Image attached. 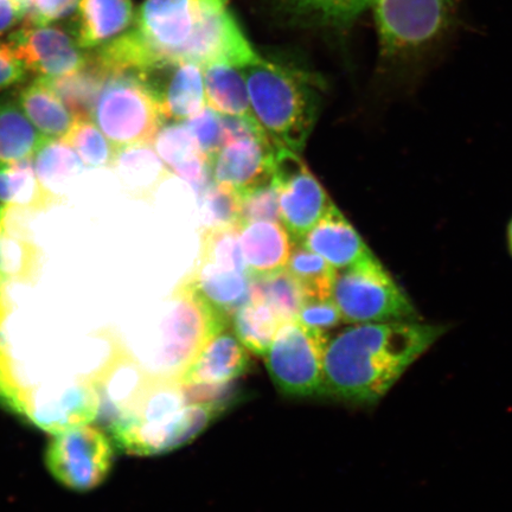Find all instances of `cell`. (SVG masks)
<instances>
[{
	"instance_id": "6da1fadb",
	"label": "cell",
	"mask_w": 512,
	"mask_h": 512,
	"mask_svg": "<svg viewBox=\"0 0 512 512\" xmlns=\"http://www.w3.org/2000/svg\"><path fill=\"white\" fill-rule=\"evenodd\" d=\"M119 48L127 67L140 74L181 63L242 68L261 57L229 0H145Z\"/></svg>"
},
{
	"instance_id": "7a4b0ae2",
	"label": "cell",
	"mask_w": 512,
	"mask_h": 512,
	"mask_svg": "<svg viewBox=\"0 0 512 512\" xmlns=\"http://www.w3.org/2000/svg\"><path fill=\"white\" fill-rule=\"evenodd\" d=\"M448 331L445 324H351L336 332L324 352V398L374 406Z\"/></svg>"
},
{
	"instance_id": "3957f363",
	"label": "cell",
	"mask_w": 512,
	"mask_h": 512,
	"mask_svg": "<svg viewBox=\"0 0 512 512\" xmlns=\"http://www.w3.org/2000/svg\"><path fill=\"white\" fill-rule=\"evenodd\" d=\"M240 69L256 121L275 144L302 151L319 115L315 83L262 57Z\"/></svg>"
},
{
	"instance_id": "277c9868",
	"label": "cell",
	"mask_w": 512,
	"mask_h": 512,
	"mask_svg": "<svg viewBox=\"0 0 512 512\" xmlns=\"http://www.w3.org/2000/svg\"><path fill=\"white\" fill-rule=\"evenodd\" d=\"M227 328H232V323L217 315L187 284L179 281L166 302L147 360V373L155 380H178L208 339Z\"/></svg>"
},
{
	"instance_id": "5b68a950",
	"label": "cell",
	"mask_w": 512,
	"mask_h": 512,
	"mask_svg": "<svg viewBox=\"0 0 512 512\" xmlns=\"http://www.w3.org/2000/svg\"><path fill=\"white\" fill-rule=\"evenodd\" d=\"M91 118L117 149L152 143L166 121L149 83L133 72L107 75Z\"/></svg>"
},
{
	"instance_id": "8992f818",
	"label": "cell",
	"mask_w": 512,
	"mask_h": 512,
	"mask_svg": "<svg viewBox=\"0 0 512 512\" xmlns=\"http://www.w3.org/2000/svg\"><path fill=\"white\" fill-rule=\"evenodd\" d=\"M332 300L345 324L420 320L411 298L374 254L337 272Z\"/></svg>"
},
{
	"instance_id": "52a82bcc",
	"label": "cell",
	"mask_w": 512,
	"mask_h": 512,
	"mask_svg": "<svg viewBox=\"0 0 512 512\" xmlns=\"http://www.w3.org/2000/svg\"><path fill=\"white\" fill-rule=\"evenodd\" d=\"M329 339L316 334L297 320L280 325L266 367L275 387L290 398L324 396V352Z\"/></svg>"
},
{
	"instance_id": "ba28073f",
	"label": "cell",
	"mask_w": 512,
	"mask_h": 512,
	"mask_svg": "<svg viewBox=\"0 0 512 512\" xmlns=\"http://www.w3.org/2000/svg\"><path fill=\"white\" fill-rule=\"evenodd\" d=\"M113 459L112 439L102 428L88 425L57 433L46 452L50 475L66 488L80 492L104 483Z\"/></svg>"
},
{
	"instance_id": "9c48e42d",
	"label": "cell",
	"mask_w": 512,
	"mask_h": 512,
	"mask_svg": "<svg viewBox=\"0 0 512 512\" xmlns=\"http://www.w3.org/2000/svg\"><path fill=\"white\" fill-rule=\"evenodd\" d=\"M272 182L279 191L280 221L294 243H300L332 203L299 153L275 146Z\"/></svg>"
},
{
	"instance_id": "30bf717a",
	"label": "cell",
	"mask_w": 512,
	"mask_h": 512,
	"mask_svg": "<svg viewBox=\"0 0 512 512\" xmlns=\"http://www.w3.org/2000/svg\"><path fill=\"white\" fill-rule=\"evenodd\" d=\"M384 54L396 56L426 46L444 29L447 0H371Z\"/></svg>"
},
{
	"instance_id": "8fae6325",
	"label": "cell",
	"mask_w": 512,
	"mask_h": 512,
	"mask_svg": "<svg viewBox=\"0 0 512 512\" xmlns=\"http://www.w3.org/2000/svg\"><path fill=\"white\" fill-rule=\"evenodd\" d=\"M9 44L30 72L59 79L85 68L91 60L67 31L23 24L12 32Z\"/></svg>"
},
{
	"instance_id": "7c38bea8",
	"label": "cell",
	"mask_w": 512,
	"mask_h": 512,
	"mask_svg": "<svg viewBox=\"0 0 512 512\" xmlns=\"http://www.w3.org/2000/svg\"><path fill=\"white\" fill-rule=\"evenodd\" d=\"M275 146L265 131L230 140L210 156L211 178L235 191L271 182Z\"/></svg>"
},
{
	"instance_id": "4fadbf2b",
	"label": "cell",
	"mask_w": 512,
	"mask_h": 512,
	"mask_svg": "<svg viewBox=\"0 0 512 512\" xmlns=\"http://www.w3.org/2000/svg\"><path fill=\"white\" fill-rule=\"evenodd\" d=\"M251 356L232 328L211 336L183 370L184 387H227L251 369Z\"/></svg>"
},
{
	"instance_id": "5bb4252c",
	"label": "cell",
	"mask_w": 512,
	"mask_h": 512,
	"mask_svg": "<svg viewBox=\"0 0 512 512\" xmlns=\"http://www.w3.org/2000/svg\"><path fill=\"white\" fill-rule=\"evenodd\" d=\"M156 94L166 120L185 121L206 107L203 68L181 63L143 74Z\"/></svg>"
},
{
	"instance_id": "9a60e30c",
	"label": "cell",
	"mask_w": 512,
	"mask_h": 512,
	"mask_svg": "<svg viewBox=\"0 0 512 512\" xmlns=\"http://www.w3.org/2000/svg\"><path fill=\"white\" fill-rule=\"evenodd\" d=\"M152 145L172 174L188 182L198 198L210 187L213 178L209 159L191 136L184 121L166 120L160 126Z\"/></svg>"
},
{
	"instance_id": "2e32d148",
	"label": "cell",
	"mask_w": 512,
	"mask_h": 512,
	"mask_svg": "<svg viewBox=\"0 0 512 512\" xmlns=\"http://www.w3.org/2000/svg\"><path fill=\"white\" fill-rule=\"evenodd\" d=\"M300 245L322 256L336 270L355 266L373 255L361 235L335 204L306 234Z\"/></svg>"
},
{
	"instance_id": "e0dca14e",
	"label": "cell",
	"mask_w": 512,
	"mask_h": 512,
	"mask_svg": "<svg viewBox=\"0 0 512 512\" xmlns=\"http://www.w3.org/2000/svg\"><path fill=\"white\" fill-rule=\"evenodd\" d=\"M211 310L232 323V317L251 300V273L224 270L196 261L182 279Z\"/></svg>"
},
{
	"instance_id": "ac0fdd59",
	"label": "cell",
	"mask_w": 512,
	"mask_h": 512,
	"mask_svg": "<svg viewBox=\"0 0 512 512\" xmlns=\"http://www.w3.org/2000/svg\"><path fill=\"white\" fill-rule=\"evenodd\" d=\"M132 0H81L73 34L82 49H98L130 30Z\"/></svg>"
},
{
	"instance_id": "d6986e66",
	"label": "cell",
	"mask_w": 512,
	"mask_h": 512,
	"mask_svg": "<svg viewBox=\"0 0 512 512\" xmlns=\"http://www.w3.org/2000/svg\"><path fill=\"white\" fill-rule=\"evenodd\" d=\"M121 187L134 200L151 202L172 172L150 144L121 147L112 163Z\"/></svg>"
},
{
	"instance_id": "ffe728a7",
	"label": "cell",
	"mask_w": 512,
	"mask_h": 512,
	"mask_svg": "<svg viewBox=\"0 0 512 512\" xmlns=\"http://www.w3.org/2000/svg\"><path fill=\"white\" fill-rule=\"evenodd\" d=\"M240 243L249 273L265 275L286 270L294 241L279 222L260 221L240 228Z\"/></svg>"
},
{
	"instance_id": "44dd1931",
	"label": "cell",
	"mask_w": 512,
	"mask_h": 512,
	"mask_svg": "<svg viewBox=\"0 0 512 512\" xmlns=\"http://www.w3.org/2000/svg\"><path fill=\"white\" fill-rule=\"evenodd\" d=\"M19 106L32 125L48 139H63L75 123V117L51 87L48 79L40 78L22 89Z\"/></svg>"
},
{
	"instance_id": "7402d4cb",
	"label": "cell",
	"mask_w": 512,
	"mask_h": 512,
	"mask_svg": "<svg viewBox=\"0 0 512 512\" xmlns=\"http://www.w3.org/2000/svg\"><path fill=\"white\" fill-rule=\"evenodd\" d=\"M35 172L51 203L62 200L82 175L78 153L64 140L48 139L36 153Z\"/></svg>"
},
{
	"instance_id": "603a6c76",
	"label": "cell",
	"mask_w": 512,
	"mask_h": 512,
	"mask_svg": "<svg viewBox=\"0 0 512 512\" xmlns=\"http://www.w3.org/2000/svg\"><path fill=\"white\" fill-rule=\"evenodd\" d=\"M206 102L211 110L230 117L255 118L242 70L227 63L203 67Z\"/></svg>"
},
{
	"instance_id": "cb8c5ba5",
	"label": "cell",
	"mask_w": 512,
	"mask_h": 512,
	"mask_svg": "<svg viewBox=\"0 0 512 512\" xmlns=\"http://www.w3.org/2000/svg\"><path fill=\"white\" fill-rule=\"evenodd\" d=\"M47 140L16 101L0 100V168L31 159Z\"/></svg>"
},
{
	"instance_id": "d4e9b609",
	"label": "cell",
	"mask_w": 512,
	"mask_h": 512,
	"mask_svg": "<svg viewBox=\"0 0 512 512\" xmlns=\"http://www.w3.org/2000/svg\"><path fill=\"white\" fill-rule=\"evenodd\" d=\"M286 271L298 284L305 300L332 298L336 268L300 243H294Z\"/></svg>"
},
{
	"instance_id": "484cf974",
	"label": "cell",
	"mask_w": 512,
	"mask_h": 512,
	"mask_svg": "<svg viewBox=\"0 0 512 512\" xmlns=\"http://www.w3.org/2000/svg\"><path fill=\"white\" fill-rule=\"evenodd\" d=\"M281 322L270 306L249 300L232 317V330L249 352L265 356Z\"/></svg>"
},
{
	"instance_id": "4316f807",
	"label": "cell",
	"mask_w": 512,
	"mask_h": 512,
	"mask_svg": "<svg viewBox=\"0 0 512 512\" xmlns=\"http://www.w3.org/2000/svg\"><path fill=\"white\" fill-rule=\"evenodd\" d=\"M0 204L3 207L36 210L51 204L30 159L0 168Z\"/></svg>"
},
{
	"instance_id": "83f0119b",
	"label": "cell",
	"mask_w": 512,
	"mask_h": 512,
	"mask_svg": "<svg viewBox=\"0 0 512 512\" xmlns=\"http://www.w3.org/2000/svg\"><path fill=\"white\" fill-rule=\"evenodd\" d=\"M251 300L270 306L283 324L296 320L305 299L296 281L284 270L252 275Z\"/></svg>"
},
{
	"instance_id": "f1b7e54d",
	"label": "cell",
	"mask_w": 512,
	"mask_h": 512,
	"mask_svg": "<svg viewBox=\"0 0 512 512\" xmlns=\"http://www.w3.org/2000/svg\"><path fill=\"white\" fill-rule=\"evenodd\" d=\"M106 78L107 75L89 60L79 72L48 81L75 119H91L93 106Z\"/></svg>"
},
{
	"instance_id": "f546056e",
	"label": "cell",
	"mask_w": 512,
	"mask_h": 512,
	"mask_svg": "<svg viewBox=\"0 0 512 512\" xmlns=\"http://www.w3.org/2000/svg\"><path fill=\"white\" fill-rule=\"evenodd\" d=\"M196 261L224 268V270L249 273L243 258L238 227H206L200 238V254Z\"/></svg>"
},
{
	"instance_id": "4dcf8cb0",
	"label": "cell",
	"mask_w": 512,
	"mask_h": 512,
	"mask_svg": "<svg viewBox=\"0 0 512 512\" xmlns=\"http://www.w3.org/2000/svg\"><path fill=\"white\" fill-rule=\"evenodd\" d=\"M62 140L73 147L83 164L93 169L111 166L118 151L91 119H76Z\"/></svg>"
},
{
	"instance_id": "1f68e13d",
	"label": "cell",
	"mask_w": 512,
	"mask_h": 512,
	"mask_svg": "<svg viewBox=\"0 0 512 512\" xmlns=\"http://www.w3.org/2000/svg\"><path fill=\"white\" fill-rule=\"evenodd\" d=\"M23 236L10 232L0 208V284L29 279L35 267L36 253Z\"/></svg>"
},
{
	"instance_id": "d6a6232c",
	"label": "cell",
	"mask_w": 512,
	"mask_h": 512,
	"mask_svg": "<svg viewBox=\"0 0 512 512\" xmlns=\"http://www.w3.org/2000/svg\"><path fill=\"white\" fill-rule=\"evenodd\" d=\"M240 200V228L260 221L279 222V191L273 182L238 191Z\"/></svg>"
},
{
	"instance_id": "836d02e7",
	"label": "cell",
	"mask_w": 512,
	"mask_h": 512,
	"mask_svg": "<svg viewBox=\"0 0 512 512\" xmlns=\"http://www.w3.org/2000/svg\"><path fill=\"white\" fill-rule=\"evenodd\" d=\"M204 221L207 227L240 228V200L238 191L211 184L200 197Z\"/></svg>"
},
{
	"instance_id": "e575fe53",
	"label": "cell",
	"mask_w": 512,
	"mask_h": 512,
	"mask_svg": "<svg viewBox=\"0 0 512 512\" xmlns=\"http://www.w3.org/2000/svg\"><path fill=\"white\" fill-rule=\"evenodd\" d=\"M299 15L330 23H349L369 8L371 0H284Z\"/></svg>"
},
{
	"instance_id": "d590c367",
	"label": "cell",
	"mask_w": 512,
	"mask_h": 512,
	"mask_svg": "<svg viewBox=\"0 0 512 512\" xmlns=\"http://www.w3.org/2000/svg\"><path fill=\"white\" fill-rule=\"evenodd\" d=\"M296 320L305 328L329 339V341L336 332L341 330L343 323H345L341 311H339L332 298L304 300Z\"/></svg>"
},
{
	"instance_id": "8d00e7d4",
	"label": "cell",
	"mask_w": 512,
	"mask_h": 512,
	"mask_svg": "<svg viewBox=\"0 0 512 512\" xmlns=\"http://www.w3.org/2000/svg\"><path fill=\"white\" fill-rule=\"evenodd\" d=\"M184 124L208 159L220 150L223 144L222 114L206 106L200 113L185 120Z\"/></svg>"
},
{
	"instance_id": "74e56055",
	"label": "cell",
	"mask_w": 512,
	"mask_h": 512,
	"mask_svg": "<svg viewBox=\"0 0 512 512\" xmlns=\"http://www.w3.org/2000/svg\"><path fill=\"white\" fill-rule=\"evenodd\" d=\"M81 0H31L24 23L44 27L74 14Z\"/></svg>"
},
{
	"instance_id": "f35d334b",
	"label": "cell",
	"mask_w": 512,
	"mask_h": 512,
	"mask_svg": "<svg viewBox=\"0 0 512 512\" xmlns=\"http://www.w3.org/2000/svg\"><path fill=\"white\" fill-rule=\"evenodd\" d=\"M27 67L18 59L9 43L0 42V92L27 78Z\"/></svg>"
},
{
	"instance_id": "ab89813d",
	"label": "cell",
	"mask_w": 512,
	"mask_h": 512,
	"mask_svg": "<svg viewBox=\"0 0 512 512\" xmlns=\"http://www.w3.org/2000/svg\"><path fill=\"white\" fill-rule=\"evenodd\" d=\"M25 14L21 0H0V34L16 27Z\"/></svg>"
},
{
	"instance_id": "60d3db41",
	"label": "cell",
	"mask_w": 512,
	"mask_h": 512,
	"mask_svg": "<svg viewBox=\"0 0 512 512\" xmlns=\"http://www.w3.org/2000/svg\"><path fill=\"white\" fill-rule=\"evenodd\" d=\"M508 247H509V252L512 256V219L509 223V226H508Z\"/></svg>"
}]
</instances>
